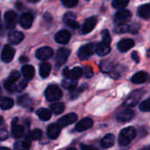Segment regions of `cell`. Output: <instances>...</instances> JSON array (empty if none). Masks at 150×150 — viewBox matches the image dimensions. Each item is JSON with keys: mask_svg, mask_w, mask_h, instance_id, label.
Returning a JSON list of instances; mask_svg holds the SVG:
<instances>
[{"mask_svg": "<svg viewBox=\"0 0 150 150\" xmlns=\"http://www.w3.org/2000/svg\"><path fill=\"white\" fill-rule=\"evenodd\" d=\"M136 136V130L133 127H126L120 131L119 135V143L122 147H126L129 145L132 141Z\"/></svg>", "mask_w": 150, "mask_h": 150, "instance_id": "obj_1", "label": "cell"}, {"mask_svg": "<svg viewBox=\"0 0 150 150\" xmlns=\"http://www.w3.org/2000/svg\"><path fill=\"white\" fill-rule=\"evenodd\" d=\"M45 96L48 101L53 102V101L59 100L62 97V92L58 86H56L54 84H51V85L47 86V88L46 89Z\"/></svg>", "mask_w": 150, "mask_h": 150, "instance_id": "obj_2", "label": "cell"}, {"mask_svg": "<svg viewBox=\"0 0 150 150\" xmlns=\"http://www.w3.org/2000/svg\"><path fill=\"white\" fill-rule=\"evenodd\" d=\"M95 51L94 44L93 43H88L86 45L82 46L78 51H77V56L80 60H86L90 58Z\"/></svg>", "mask_w": 150, "mask_h": 150, "instance_id": "obj_3", "label": "cell"}, {"mask_svg": "<svg viewBox=\"0 0 150 150\" xmlns=\"http://www.w3.org/2000/svg\"><path fill=\"white\" fill-rule=\"evenodd\" d=\"M18 21V14L13 11H8L4 14V22L7 29H12L16 26Z\"/></svg>", "mask_w": 150, "mask_h": 150, "instance_id": "obj_4", "label": "cell"}, {"mask_svg": "<svg viewBox=\"0 0 150 150\" xmlns=\"http://www.w3.org/2000/svg\"><path fill=\"white\" fill-rule=\"evenodd\" d=\"M83 74V70L80 67H76L72 69H69V68H65L63 69V76L66 77V79L76 80L79 77H81Z\"/></svg>", "mask_w": 150, "mask_h": 150, "instance_id": "obj_5", "label": "cell"}, {"mask_svg": "<svg viewBox=\"0 0 150 150\" xmlns=\"http://www.w3.org/2000/svg\"><path fill=\"white\" fill-rule=\"evenodd\" d=\"M70 54V50L68 49V48H64V47H62L60 49H58L57 53H56V55H55V62L58 66H62L63 65L69 56Z\"/></svg>", "mask_w": 150, "mask_h": 150, "instance_id": "obj_6", "label": "cell"}, {"mask_svg": "<svg viewBox=\"0 0 150 150\" xmlns=\"http://www.w3.org/2000/svg\"><path fill=\"white\" fill-rule=\"evenodd\" d=\"M143 95V91H133L126 99V101L124 102V105L127 106H134L136 105V104L140 101L141 98Z\"/></svg>", "mask_w": 150, "mask_h": 150, "instance_id": "obj_7", "label": "cell"}, {"mask_svg": "<svg viewBox=\"0 0 150 150\" xmlns=\"http://www.w3.org/2000/svg\"><path fill=\"white\" fill-rule=\"evenodd\" d=\"M25 134V127L18 124V118H15L11 123V135L15 139H20Z\"/></svg>", "mask_w": 150, "mask_h": 150, "instance_id": "obj_8", "label": "cell"}, {"mask_svg": "<svg viewBox=\"0 0 150 150\" xmlns=\"http://www.w3.org/2000/svg\"><path fill=\"white\" fill-rule=\"evenodd\" d=\"M14 55H15V49L10 45H6L4 47V49L2 51L1 60L4 62H10L12 61Z\"/></svg>", "mask_w": 150, "mask_h": 150, "instance_id": "obj_9", "label": "cell"}, {"mask_svg": "<svg viewBox=\"0 0 150 150\" xmlns=\"http://www.w3.org/2000/svg\"><path fill=\"white\" fill-rule=\"evenodd\" d=\"M36 57L39 59V60H41V61H45V60H47L49 58H51L54 54V51L51 47H40L39 48L37 51H36Z\"/></svg>", "mask_w": 150, "mask_h": 150, "instance_id": "obj_10", "label": "cell"}, {"mask_svg": "<svg viewBox=\"0 0 150 150\" xmlns=\"http://www.w3.org/2000/svg\"><path fill=\"white\" fill-rule=\"evenodd\" d=\"M96 25H97V18L96 17H91V18H87L84 21V23L81 28V33L85 34V33H91L94 29Z\"/></svg>", "mask_w": 150, "mask_h": 150, "instance_id": "obj_11", "label": "cell"}, {"mask_svg": "<svg viewBox=\"0 0 150 150\" xmlns=\"http://www.w3.org/2000/svg\"><path fill=\"white\" fill-rule=\"evenodd\" d=\"M131 16H132L131 12L127 10L119 11L114 16V22L119 25H123V23L127 22L131 18Z\"/></svg>", "mask_w": 150, "mask_h": 150, "instance_id": "obj_12", "label": "cell"}, {"mask_svg": "<svg viewBox=\"0 0 150 150\" xmlns=\"http://www.w3.org/2000/svg\"><path fill=\"white\" fill-rule=\"evenodd\" d=\"M77 120V115L76 113H69L65 116H63L62 118H61L59 120H58V123L57 125L60 127H65L74 122H76Z\"/></svg>", "mask_w": 150, "mask_h": 150, "instance_id": "obj_13", "label": "cell"}, {"mask_svg": "<svg viewBox=\"0 0 150 150\" xmlns=\"http://www.w3.org/2000/svg\"><path fill=\"white\" fill-rule=\"evenodd\" d=\"M33 21V16L31 12H25L20 16L19 24L24 29H29Z\"/></svg>", "mask_w": 150, "mask_h": 150, "instance_id": "obj_14", "label": "cell"}, {"mask_svg": "<svg viewBox=\"0 0 150 150\" xmlns=\"http://www.w3.org/2000/svg\"><path fill=\"white\" fill-rule=\"evenodd\" d=\"M70 38H71V34L67 30H61L54 36L55 41L60 44H67L69 41Z\"/></svg>", "mask_w": 150, "mask_h": 150, "instance_id": "obj_15", "label": "cell"}, {"mask_svg": "<svg viewBox=\"0 0 150 150\" xmlns=\"http://www.w3.org/2000/svg\"><path fill=\"white\" fill-rule=\"evenodd\" d=\"M64 22L65 24L69 26L70 28L72 29H77L79 28V24L76 22V15L72 12H67L65 15H64Z\"/></svg>", "mask_w": 150, "mask_h": 150, "instance_id": "obj_16", "label": "cell"}, {"mask_svg": "<svg viewBox=\"0 0 150 150\" xmlns=\"http://www.w3.org/2000/svg\"><path fill=\"white\" fill-rule=\"evenodd\" d=\"M93 125V121L90 118H84L81 120L76 126V130L78 132H83L89 128H91Z\"/></svg>", "mask_w": 150, "mask_h": 150, "instance_id": "obj_17", "label": "cell"}, {"mask_svg": "<svg viewBox=\"0 0 150 150\" xmlns=\"http://www.w3.org/2000/svg\"><path fill=\"white\" fill-rule=\"evenodd\" d=\"M24 40V34L18 31H12L8 35V40L10 43L13 45L19 44Z\"/></svg>", "mask_w": 150, "mask_h": 150, "instance_id": "obj_18", "label": "cell"}, {"mask_svg": "<svg viewBox=\"0 0 150 150\" xmlns=\"http://www.w3.org/2000/svg\"><path fill=\"white\" fill-rule=\"evenodd\" d=\"M134 116V112L130 110V109H126L124 111H122L121 112H120L117 116V120L119 122H128L130 121Z\"/></svg>", "mask_w": 150, "mask_h": 150, "instance_id": "obj_19", "label": "cell"}, {"mask_svg": "<svg viewBox=\"0 0 150 150\" xmlns=\"http://www.w3.org/2000/svg\"><path fill=\"white\" fill-rule=\"evenodd\" d=\"M134 46V41L132 39H123L118 43V48L121 52H127Z\"/></svg>", "mask_w": 150, "mask_h": 150, "instance_id": "obj_20", "label": "cell"}, {"mask_svg": "<svg viewBox=\"0 0 150 150\" xmlns=\"http://www.w3.org/2000/svg\"><path fill=\"white\" fill-rule=\"evenodd\" d=\"M60 133H61V127L57 124H52V125H50L47 127V136L50 139H52V140L56 139L59 136Z\"/></svg>", "mask_w": 150, "mask_h": 150, "instance_id": "obj_21", "label": "cell"}, {"mask_svg": "<svg viewBox=\"0 0 150 150\" xmlns=\"http://www.w3.org/2000/svg\"><path fill=\"white\" fill-rule=\"evenodd\" d=\"M149 79V76L148 73L140 71V72L136 73L135 75H134V76L132 77V82L134 83H143L147 82Z\"/></svg>", "mask_w": 150, "mask_h": 150, "instance_id": "obj_22", "label": "cell"}, {"mask_svg": "<svg viewBox=\"0 0 150 150\" xmlns=\"http://www.w3.org/2000/svg\"><path fill=\"white\" fill-rule=\"evenodd\" d=\"M22 70V74L25 76V78L26 80H31L34 75H35V70L34 68L31 65H24L21 69Z\"/></svg>", "mask_w": 150, "mask_h": 150, "instance_id": "obj_23", "label": "cell"}, {"mask_svg": "<svg viewBox=\"0 0 150 150\" xmlns=\"http://www.w3.org/2000/svg\"><path fill=\"white\" fill-rule=\"evenodd\" d=\"M114 142H115L114 135L112 134H108L101 140V146L104 149H108V148H111L113 146Z\"/></svg>", "mask_w": 150, "mask_h": 150, "instance_id": "obj_24", "label": "cell"}, {"mask_svg": "<svg viewBox=\"0 0 150 150\" xmlns=\"http://www.w3.org/2000/svg\"><path fill=\"white\" fill-rule=\"evenodd\" d=\"M95 51H96V53H97L98 55L104 56V55H106V54H108L110 53L111 47H110V46H107V45L103 44L102 42H100V43H98V44L96 46Z\"/></svg>", "mask_w": 150, "mask_h": 150, "instance_id": "obj_25", "label": "cell"}, {"mask_svg": "<svg viewBox=\"0 0 150 150\" xmlns=\"http://www.w3.org/2000/svg\"><path fill=\"white\" fill-rule=\"evenodd\" d=\"M138 14L142 18H149L150 4H146L141 5L138 9Z\"/></svg>", "mask_w": 150, "mask_h": 150, "instance_id": "obj_26", "label": "cell"}, {"mask_svg": "<svg viewBox=\"0 0 150 150\" xmlns=\"http://www.w3.org/2000/svg\"><path fill=\"white\" fill-rule=\"evenodd\" d=\"M51 71V64L49 62H42L40 65V75L41 77L46 78L49 76Z\"/></svg>", "mask_w": 150, "mask_h": 150, "instance_id": "obj_27", "label": "cell"}, {"mask_svg": "<svg viewBox=\"0 0 150 150\" xmlns=\"http://www.w3.org/2000/svg\"><path fill=\"white\" fill-rule=\"evenodd\" d=\"M14 105L13 99L10 98H0V108L2 110H9L11 109Z\"/></svg>", "mask_w": 150, "mask_h": 150, "instance_id": "obj_28", "label": "cell"}, {"mask_svg": "<svg viewBox=\"0 0 150 150\" xmlns=\"http://www.w3.org/2000/svg\"><path fill=\"white\" fill-rule=\"evenodd\" d=\"M36 113H37V116H38L41 120H43V121H47V120H50V118H51V116H52L51 112H50L49 110H47V109H45V108H40V109H39V110L36 112Z\"/></svg>", "mask_w": 150, "mask_h": 150, "instance_id": "obj_29", "label": "cell"}, {"mask_svg": "<svg viewBox=\"0 0 150 150\" xmlns=\"http://www.w3.org/2000/svg\"><path fill=\"white\" fill-rule=\"evenodd\" d=\"M31 147V142L29 140H25L22 142H17L14 144V150H29Z\"/></svg>", "mask_w": 150, "mask_h": 150, "instance_id": "obj_30", "label": "cell"}, {"mask_svg": "<svg viewBox=\"0 0 150 150\" xmlns=\"http://www.w3.org/2000/svg\"><path fill=\"white\" fill-rule=\"evenodd\" d=\"M18 104L23 107H29L32 104H33V100L31 99V98L27 95H23L20 96L18 98Z\"/></svg>", "mask_w": 150, "mask_h": 150, "instance_id": "obj_31", "label": "cell"}, {"mask_svg": "<svg viewBox=\"0 0 150 150\" xmlns=\"http://www.w3.org/2000/svg\"><path fill=\"white\" fill-rule=\"evenodd\" d=\"M100 69L105 72V73H111L113 69H114V66L112 64V62H111L110 61L106 60V61H103L100 64Z\"/></svg>", "mask_w": 150, "mask_h": 150, "instance_id": "obj_32", "label": "cell"}, {"mask_svg": "<svg viewBox=\"0 0 150 150\" xmlns=\"http://www.w3.org/2000/svg\"><path fill=\"white\" fill-rule=\"evenodd\" d=\"M50 109L52 112H54V114H61L64 111L65 106H64V104L62 103H54L50 105Z\"/></svg>", "mask_w": 150, "mask_h": 150, "instance_id": "obj_33", "label": "cell"}, {"mask_svg": "<svg viewBox=\"0 0 150 150\" xmlns=\"http://www.w3.org/2000/svg\"><path fill=\"white\" fill-rule=\"evenodd\" d=\"M76 84H77L76 80H70V79H64L62 81V85L65 89H68V90H70V91L75 90L76 87Z\"/></svg>", "mask_w": 150, "mask_h": 150, "instance_id": "obj_34", "label": "cell"}, {"mask_svg": "<svg viewBox=\"0 0 150 150\" xmlns=\"http://www.w3.org/2000/svg\"><path fill=\"white\" fill-rule=\"evenodd\" d=\"M41 136H42V131L40 129H34L29 133V134L27 136V140H29L30 142L36 141V140H39L40 138H41Z\"/></svg>", "mask_w": 150, "mask_h": 150, "instance_id": "obj_35", "label": "cell"}, {"mask_svg": "<svg viewBox=\"0 0 150 150\" xmlns=\"http://www.w3.org/2000/svg\"><path fill=\"white\" fill-rule=\"evenodd\" d=\"M128 3L129 2L127 0H126V1H123V0H114V1H112V4L113 8L120 9V11H121L122 9H124L128 4Z\"/></svg>", "mask_w": 150, "mask_h": 150, "instance_id": "obj_36", "label": "cell"}, {"mask_svg": "<svg viewBox=\"0 0 150 150\" xmlns=\"http://www.w3.org/2000/svg\"><path fill=\"white\" fill-rule=\"evenodd\" d=\"M101 35H102V43L103 44H105L107 46H110L112 39H111V36H110L109 32L107 30H104V31H102Z\"/></svg>", "mask_w": 150, "mask_h": 150, "instance_id": "obj_37", "label": "cell"}, {"mask_svg": "<svg viewBox=\"0 0 150 150\" xmlns=\"http://www.w3.org/2000/svg\"><path fill=\"white\" fill-rule=\"evenodd\" d=\"M4 88L6 89V91H10V92H12V91H17V86L18 84H16L15 83L10 81V80H7L4 82Z\"/></svg>", "mask_w": 150, "mask_h": 150, "instance_id": "obj_38", "label": "cell"}, {"mask_svg": "<svg viewBox=\"0 0 150 150\" xmlns=\"http://www.w3.org/2000/svg\"><path fill=\"white\" fill-rule=\"evenodd\" d=\"M129 28L130 26L127 25H119L115 29H114V32L117 33H127V32H129Z\"/></svg>", "mask_w": 150, "mask_h": 150, "instance_id": "obj_39", "label": "cell"}, {"mask_svg": "<svg viewBox=\"0 0 150 150\" xmlns=\"http://www.w3.org/2000/svg\"><path fill=\"white\" fill-rule=\"evenodd\" d=\"M140 110L142 112H150V98L142 102L140 105Z\"/></svg>", "mask_w": 150, "mask_h": 150, "instance_id": "obj_40", "label": "cell"}, {"mask_svg": "<svg viewBox=\"0 0 150 150\" xmlns=\"http://www.w3.org/2000/svg\"><path fill=\"white\" fill-rule=\"evenodd\" d=\"M19 77H20L19 72H18V71H16V70H13V71L11 72L8 80L11 81V82H13V83H16V82L19 79Z\"/></svg>", "mask_w": 150, "mask_h": 150, "instance_id": "obj_41", "label": "cell"}, {"mask_svg": "<svg viewBox=\"0 0 150 150\" xmlns=\"http://www.w3.org/2000/svg\"><path fill=\"white\" fill-rule=\"evenodd\" d=\"M78 4L77 0H63L62 1V4L68 8H72L75 7L76 4Z\"/></svg>", "mask_w": 150, "mask_h": 150, "instance_id": "obj_42", "label": "cell"}, {"mask_svg": "<svg viewBox=\"0 0 150 150\" xmlns=\"http://www.w3.org/2000/svg\"><path fill=\"white\" fill-rule=\"evenodd\" d=\"M83 74L85 76L86 78H91L92 76H93V70L91 67L87 66L84 68V70H83Z\"/></svg>", "mask_w": 150, "mask_h": 150, "instance_id": "obj_43", "label": "cell"}, {"mask_svg": "<svg viewBox=\"0 0 150 150\" xmlns=\"http://www.w3.org/2000/svg\"><path fill=\"white\" fill-rule=\"evenodd\" d=\"M8 137H9V134H8L7 130L1 129L0 130V142H3V141L6 140Z\"/></svg>", "mask_w": 150, "mask_h": 150, "instance_id": "obj_44", "label": "cell"}, {"mask_svg": "<svg viewBox=\"0 0 150 150\" xmlns=\"http://www.w3.org/2000/svg\"><path fill=\"white\" fill-rule=\"evenodd\" d=\"M26 85H27V82H26L25 80L21 81V83H20L19 84H18V86H17V91H23V90L25 88V86H26Z\"/></svg>", "mask_w": 150, "mask_h": 150, "instance_id": "obj_45", "label": "cell"}, {"mask_svg": "<svg viewBox=\"0 0 150 150\" xmlns=\"http://www.w3.org/2000/svg\"><path fill=\"white\" fill-rule=\"evenodd\" d=\"M132 58H133V60L136 62V63H138L139 62H140V57H139V54L136 52V51H134L133 53H132Z\"/></svg>", "mask_w": 150, "mask_h": 150, "instance_id": "obj_46", "label": "cell"}, {"mask_svg": "<svg viewBox=\"0 0 150 150\" xmlns=\"http://www.w3.org/2000/svg\"><path fill=\"white\" fill-rule=\"evenodd\" d=\"M140 25H132V26H130V28H129V32H131V33H135L137 31H138V27H139Z\"/></svg>", "mask_w": 150, "mask_h": 150, "instance_id": "obj_47", "label": "cell"}, {"mask_svg": "<svg viewBox=\"0 0 150 150\" xmlns=\"http://www.w3.org/2000/svg\"><path fill=\"white\" fill-rule=\"evenodd\" d=\"M81 149L82 150H96L93 147L87 146V145H81Z\"/></svg>", "mask_w": 150, "mask_h": 150, "instance_id": "obj_48", "label": "cell"}, {"mask_svg": "<svg viewBox=\"0 0 150 150\" xmlns=\"http://www.w3.org/2000/svg\"><path fill=\"white\" fill-rule=\"evenodd\" d=\"M19 61H20L21 62H26L28 61V58L25 57V56H21L20 59H19Z\"/></svg>", "mask_w": 150, "mask_h": 150, "instance_id": "obj_49", "label": "cell"}, {"mask_svg": "<svg viewBox=\"0 0 150 150\" xmlns=\"http://www.w3.org/2000/svg\"><path fill=\"white\" fill-rule=\"evenodd\" d=\"M141 150H150V145L149 146H146V147L142 148Z\"/></svg>", "mask_w": 150, "mask_h": 150, "instance_id": "obj_50", "label": "cell"}, {"mask_svg": "<svg viewBox=\"0 0 150 150\" xmlns=\"http://www.w3.org/2000/svg\"><path fill=\"white\" fill-rule=\"evenodd\" d=\"M0 150H11L10 149H8V148H5V147H2V148H0Z\"/></svg>", "mask_w": 150, "mask_h": 150, "instance_id": "obj_51", "label": "cell"}, {"mask_svg": "<svg viewBox=\"0 0 150 150\" xmlns=\"http://www.w3.org/2000/svg\"><path fill=\"white\" fill-rule=\"evenodd\" d=\"M4 123V120H3V117H0V126Z\"/></svg>", "mask_w": 150, "mask_h": 150, "instance_id": "obj_52", "label": "cell"}, {"mask_svg": "<svg viewBox=\"0 0 150 150\" xmlns=\"http://www.w3.org/2000/svg\"><path fill=\"white\" fill-rule=\"evenodd\" d=\"M29 2H31V3H36V2H38V0H29Z\"/></svg>", "mask_w": 150, "mask_h": 150, "instance_id": "obj_53", "label": "cell"}, {"mask_svg": "<svg viewBox=\"0 0 150 150\" xmlns=\"http://www.w3.org/2000/svg\"><path fill=\"white\" fill-rule=\"evenodd\" d=\"M66 150H77L76 149H75V148H69V149H68Z\"/></svg>", "mask_w": 150, "mask_h": 150, "instance_id": "obj_54", "label": "cell"}, {"mask_svg": "<svg viewBox=\"0 0 150 150\" xmlns=\"http://www.w3.org/2000/svg\"><path fill=\"white\" fill-rule=\"evenodd\" d=\"M1 26H2V25H1V17H0V31H1Z\"/></svg>", "mask_w": 150, "mask_h": 150, "instance_id": "obj_55", "label": "cell"}, {"mask_svg": "<svg viewBox=\"0 0 150 150\" xmlns=\"http://www.w3.org/2000/svg\"><path fill=\"white\" fill-rule=\"evenodd\" d=\"M0 94H1V88H0Z\"/></svg>", "mask_w": 150, "mask_h": 150, "instance_id": "obj_56", "label": "cell"}]
</instances>
